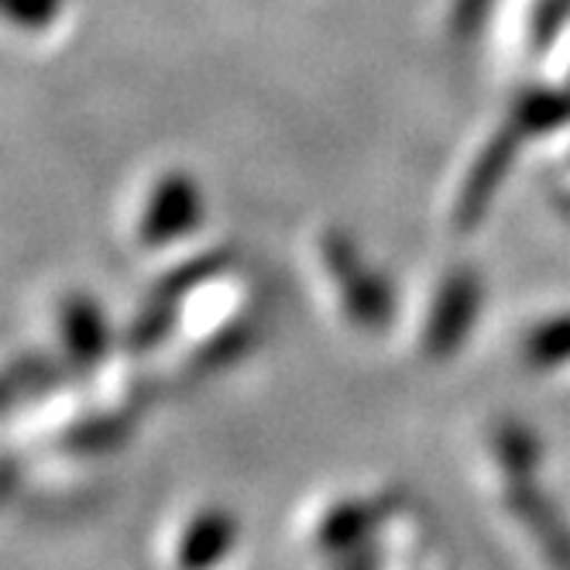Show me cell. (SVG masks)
Wrapping results in <instances>:
<instances>
[{"label":"cell","mask_w":570,"mask_h":570,"mask_svg":"<svg viewBox=\"0 0 570 570\" xmlns=\"http://www.w3.org/2000/svg\"><path fill=\"white\" fill-rule=\"evenodd\" d=\"M433 323H426L423 331H416V344L426 351V354H451V347L458 344L464 323H458V306H471L478 303V285H471L468 278H458V275H443L436 285H433Z\"/></svg>","instance_id":"obj_2"},{"label":"cell","mask_w":570,"mask_h":570,"mask_svg":"<svg viewBox=\"0 0 570 570\" xmlns=\"http://www.w3.org/2000/svg\"><path fill=\"white\" fill-rule=\"evenodd\" d=\"M196 189L186 176L179 173H166L148 183V189L138 193L135 199V220H131V237L135 244H169V224L176 227V234L196 220Z\"/></svg>","instance_id":"obj_1"},{"label":"cell","mask_w":570,"mask_h":570,"mask_svg":"<svg viewBox=\"0 0 570 570\" xmlns=\"http://www.w3.org/2000/svg\"><path fill=\"white\" fill-rule=\"evenodd\" d=\"M234 540V522L224 512H189L176 533L169 529V560L173 563H207L214 560V553H207V547H214L217 553L230 550Z\"/></svg>","instance_id":"obj_3"}]
</instances>
